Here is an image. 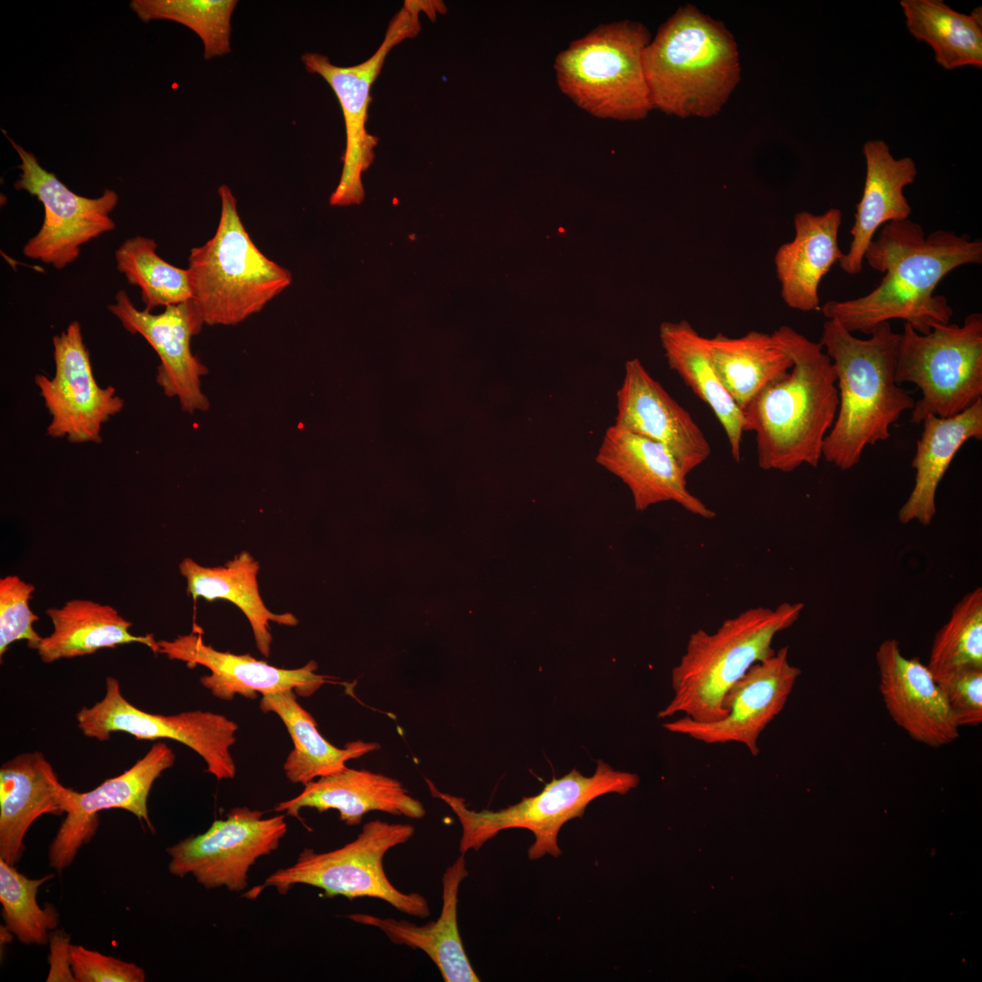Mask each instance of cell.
<instances>
[{"mask_svg": "<svg viewBox=\"0 0 982 982\" xmlns=\"http://www.w3.org/2000/svg\"><path fill=\"white\" fill-rule=\"evenodd\" d=\"M865 259L884 274L878 286L857 298L824 304L827 319L850 333L869 335L884 322L901 319L919 334L950 323L953 309L938 283L952 270L982 263V242L967 235L938 229L925 235L909 219L884 225L866 250Z\"/></svg>", "mask_w": 982, "mask_h": 982, "instance_id": "6da1fadb", "label": "cell"}, {"mask_svg": "<svg viewBox=\"0 0 982 982\" xmlns=\"http://www.w3.org/2000/svg\"><path fill=\"white\" fill-rule=\"evenodd\" d=\"M771 335L793 365L743 410L746 431L756 434L760 468L789 473L802 465L817 467L838 409L833 363L819 342L788 326Z\"/></svg>", "mask_w": 982, "mask_h": 982, "instance_id": "7a4b0ae2", "label": "cell"}, {"mask_svg": "<svg viewBox=\"0 0 982 982\" xmlns=\"http://www.w3.org/2000/svg\"><path fill=\"white\" fill-rule=\"evenodd\" d=\"M900 334L889 322L867 339L856 337L835 319H827L819 343L837 375L838 409L825 437L822 457L841 470L856 466L867 446L890 436V426L915 399L895 379Z\"/></svg>", "mask_w": 982, "mask_h": 982, "instance_id": "3957f363", "label": "cell"}, {"mask_svg": "<svg viewBox=\"0 0 982 982\" xmlns=\"http://www.w3.org/2000/svg\"><path fill=\"white\" fill-rule=\"evenodd\" d=\"M644 65L653 109L680 118L716 115L741 78L732 33L690 4L660 25L646 48Z\"/></svg>", "mask_w": 982, "mask_h": 982, "instance_id": "277c9868", "label": "cell"}, {"mask_svg": "<svg viewBox=\"0 0 982 982\" xmlns=\"http://www.w3.org/2000/svg\"><path fill=\"white\" fill-rule=\"evenodd\" d=\"M803 608L799 602L752 607L724 620L713 633H692L671 671L674 696L657 717L680 713L698 722L723 718L727 692L753 665L775 653V636L792 626Z\"/></svg>", "mask_w": 982, "mask_h": 982, "instance_id": "5b68a950", "label": "cell"}, {"mask_svg": "<svg viewBox=\"0 0 982 982\" xmlns=\"http://www.w3.org/2000/svg\"><path fill=\"white\" fill-rule=\"evenodd\" d=\"M215 235L188 256L192 300L205 325L233 326L260 312L292 283L289 270L266 257L239 216L231 189L218 188Z\"/></svg>", "mask_w": 982, "mask_h": 982, "instance_id": "8992f818", "label": "cell"}, {"mask_svg": "<svg viewBox=\"0 0 982 982\" xmlns=\"http://www.w3.org/2000/svg\"><path fill=\"white\" fill-rule=\"evenodd\" d=\"M651 38L645 25L631 20L595 27L556 56L554 70L560 91L597 118H646L654 110L644 65Z\"/></svg>", "mask_w": 982, "mask_h": 982, "instance_id": "52a82bcc", "label": "cell"}, {"mask_svg": "<svg viewBox=\"0 0 982 982\" xmlns=\"http://www.w3.org/2000/svg\"><path fill=\"white\" fill-rule=\"evenodd\" d=\"M638 783L636 774L615 770L598 759L591 777H585L573 768L564 777L553 778L536 796L525 797L503 809L475 811L466 807L464 798L439 791L426 779L431 794L452 809L461 825V855L471 849L479 850L505 829L525 828L536 837L528 849V857L532 860L546 854L555 857L560 856L557 835L562 826L570 819L582 817L592 800L609 793L625 795Z\"/></svg>", "mask_w": 982, "mask_h": 982, "instance_id": "ba28073f", "label": "cell"}, {"mask_svg": "<svg viewBox=\"0 0 982 982\" xmlns=\"http://www.w3.org/2000/svg\"><path fill=\"white\" fill-rule=\"evenodd\" d=\"M414 833L409 824L369 821L354 840L341 847L327 852L305 847L293 865L268 876L256 887V895L268 887L285 895L293 886L303 884L322 889L326 897L378 898L400 912L426 918L431 912L426 898L417 892L397 889L383 865L386 852L406 843Z\"/></svg>", "mask_w": 982, "mask_h": 982, "instance_id": "9c48e42d", "label": "cell"}, {"mask_svg": "<svg viewBox=\"0 0 982 982\" xmlns=\"http://www.w3.org/2000/svg\"><path fill=\"white\" fill-rule=\"evenodd\" d=\"M895 379L921 392L910 421L928 416H957L982 399V315H968L962 326L941 325L922 335L904 323Z\"/></svg>", "mask_w": 982, "mask_h": 982, "instance_id": "30bf717a", "label": "cell"}, {"mask_svg": "<svg viewBox=\"0 0 982 982\" xmlns=\"http://www.w3.org/2000/svg\"><path fill=\"white\" fill-rule=\"evenodd\" d=\"M446 11L441 1H405L391 19L377 50L366 61L351 66H338L326 55L306 53L301 59L306 69L321 75L333 89L342 109L346 128V148L339 183L330 196L332 205L360 204L365 196L362 174L375 158L378 138L367 132L366 124L372 101L371 87L379 75L388 53L421 30L422 13L435 18Z\"/></svg>", "mask_w": 982, "mask_h": 982, "instance_id": "8fae6325", "label": "cell"}, {"mask_svg": "<svg viewBox=\"0 0 982 982\" xmlns=\"http://www.w3.org/2000/svg\"><path fill=\"white\" fill-rule=\"evenodd\" d=\"M75 718L86 737L105 741L113 733L124 732L139 740H175L196 752L206 764L205 771L217 780L235 776L230 747L238 726L223 715L201 710L168 716L148 713L132 705L123 696L119 681L107 676L103 698L82 707Z\"/></svg>", "mask_w": 982, "mask_h": 982, "instance_id": "7c38bea8", "label": "cell"}, {"mask_svg": "<svg viewBox=\"0 0 982 982\" xmlns=\"http://www.w3.org/2000/svg\"><path fill=\"white\" fill-rule=\"evenodd\" d=\"M263 815L247 807H234L205 832L168 847L169 872L178 877L192 875L207 889L225 887L242 892L250 867L277 849L287 832L285 815Z\"/></svg>", "mask_w": 982, "mask_h": 982, "instance_id": "4fadbf2b", "label": "cell"}, {"mask_svg": "<svg viewBox=\"0 0 982 982\" xmlns=\"http://www.w3.org/2000/svg\"><path fill=\"white\" fill-rule=\"evenodd\" d=\"M3 133L21 159L15 188L35 196L45 211L39 231L26 242L23 253L56 269L65 268L78 258L83 245L115 229L110 213L118 195L110 189L96 198L77 195L45 170L34 154Z\"/></svg>", "mask_w": 982, "mask_h": 982, "instance_id": "5bb4252c", "label": "cell"}, {"mask_svg": "<svg viewBox=\"0 0 982 982\" xmlns=\"http://www.w3.org/2000/svg\"><path fill=\"white\" fill-rule=\"evenodd\" d=\"M55 374L36 375L35 383L51 416L46 434L70 443L102 442L103 425L124 408L115 387H101L78 321L53 337Z\"/></svg>", "mask_w": 982, "mask_h": 982, "instance_id": "9a60e30c", "label": "cell"}, {"mask_svg": "<svg viewBox=\"0 0 982 982\" xmlns=\"http://www.w3.org/2000/svg\"><path fill=\"white\" fill-rule=\"evenodd\" d=\"M801 675L784 646L753 665L724 698L726 715L715 722H698L684 716L663 724L666 730L705 744L736 742L752 756L760 753L757 742L767 725L784 709Z\"/></svg>", "mask_w": 982, "mask_h": 982, "instance_id": "2e32d148", "label": "cell"}, {"mask_svg": "<svg viewBox=\"0 0 982 982\" xmlns=\"http://www.w3.org/2000/svg\"><path fill=\"white\" fill-rule=\"evenodd\" d=\"M108 310L131 334L142 336L160 359L156 383L168 397H175L183 411H206L209 400L202 389L201 378L208 368L191 351V339L205 325L193 302L165 307L159 314L137 309L127 293L120 290Z\"/></svg>", "mask_w": 982, "mask_h": 982, "instance_id": "e0dca14e", "label": "cell"}, {"mask_svg": "<svg viewBox=\"0 0 982 982\" xmlns=\"http://www.w3.org/2000/svg\"><path fill=\"white\" fill-rule=\"evenodd\" d=\"M175 760L172 748L163 742H156L121 775L105 780L87 792L73 789L65 818L48 848L49 866L62 872L73 863L79 849L96 833L98 814L103 810L125 809L155 833L148 815V797L154 782L174 765Z\"/></svg>", "mask_w": 982, "mask_h": 982, "instance_id": "ac0fdd59", "label": "cell"}, {"mask_svg": "<svg viewBox=\"0 0 982 982\" xmlns=\"http://www.w3.org/2000/svg\"><path fill=\"white\" fill-rule=\"evenodd\" d=\"M157 646L158 653L171 660L185 662L190 668L203 666L209 669V675L200 677L201 685L214 696L225 701L232 700L236 695L256 699L258 693L264 695L286 689H293L300 696H309L333 678L317 674L318 666L315 661L299 668L286 669L248 654L218 651L205 644L202 632L195 628L171 641L159 640Z\"/></svg>", "mask_w": 982, "mask_h": 982, "instance_id": "d6986e66", "label": "cell"}, {"mask_svg": "<svg viewBox=\"0 0 982 982\" xmlns=\"http://www.w3.org/2000/svg\"><path fill=\"white\" fill-rule=\"evenodd\" d=\"M879 690L893 721L915 741L940 747L959 736L944 691L928 666L907 657L894 638L876 652Z\"/></svg>", "mask_w": 982, "mask_h": 982, "instance_id": "ffe728a7", "label": "cell"}, {"mask_svg": "<svg viewBox=\"0 0 982 982\" xmlns=\"http://www.w3.org/2000/svg\"><path fill=\"white\" fill-rule=\"evenodd\" d=\"M616 410L615 426L662 444L686 476L711 454L708 440L690 414L636 358L626 362Z\"/></svg>", "mask_w": 982, "mask_h": 982, "instance_id": "44dd1931", "label": "cell"}, {"mask_svg": "<svg viewBox=\"0 0 982 982\" xmlns=\"http://www.w3.org/2000/svg\"><path fill=\"white\" fill-rule=\"evenodd\" d=\"M596 461L627 486L636 511L671 501L697 516H716L688 490L686 476L673 455L655 440L613 425L606 430Z\"/></svg>", "mask_w": 982, "mask_h": 982, "instance_id": "7402d4cb", "label": "cell"}, {"mask_svg": "<svg viewBox=\"0 0 982 982\" xmlns=\"http://www.w3.org/2000/svg\"><path fill=\"white\" fill-rule=\"evenodd\" d=\"M72 790L59 781L40 751L5 762L0 767V858L17 864L30 826L45 814H66Z\"/></svg>", "mask_w": 982, "mask_h": 982, "instance_id": "603a6c76", "label": "cell"}, {"mask_svg": "<svg viewBox=\"0 0 982 982\" xmlns=\"http://www.w3.org/2000/svg\"><path fill=\"white\" fill-rule=\"evenodd\" d=\"M304 807L318 812L335 809L339 818L347 826H357L363 817L371 811H381L413 819L426 815L423 804L413 797L402 783L393 777L365 769L347 767L329 776L319 777L304 785L296 797L282 801L275 807L276 812L301 820L299 812Z\"/></svg>", "mask_w": 982, "mask_h": 982, "instance_id": "cb8c5ba5", "label": "cell"}, {"mask_svg": "<svg viewBox=\"0 0 982 982\" xmlns=\"http://www.w3.org/2000/svg\"><path fill=\"white\" fill-rule=\"evenodd\" d=\"M863 154L867 167L863 194L856 206L849 249L838 262L851 276L862 271L866 250L880 226L908 219L912 209L903 189L917 174L911 157L896 159L882 140L866 142Z\"/></svg>", "mask_w": 982, "mask_h": 982, "instance_id": "d4e9b609", "label": "cell"}, {"mask_svg": "<svg viewBox=\"0 0 982 982\" xmlns=\"http://www.w3.org/2000/svg\"><path fill=\"white\" fill-rule=\"evenodd\" d=\"M842 211L831 207L821 215L802 211L794 216L795 236L781 245L774 256L780 295L792 309H817L822 278L844 253L838 245Z\"/></svg>", "mask_w": 982, "mask_h": 982, "instance_id": "484cf974", "label": "cell"}, {"mask_svg": "<svg viewBox=\"0 0 982 982\" xmlns=\"http://www.w3.org/2000/svg\"><path fill=\"white\" fill-rule=\"evenodd\" d=\"M468 876L464 855L449 866L442 877V909L435 921L417 926L405 919L355 913L348 917L380 929L396 945L424 951L437 967L446 982H478L465 951L457 923L458 889Z\"/></svg>", "mask_w": 982, "mask_h": 982, "instance_id": "4316f807", "label": "cell"}, {"mask_svg": "<svg viewBox=\"0 0 982 982\" xmlns=\"http://www.w3.org/2000/svg\"><path fill=\"white\" fill-rule=\"evenodd\" d=\"M922 423L911 462L916 470L914 486L898 511L902 524L917 521L927 526L936 516L937 489L956 454L969 439H982V399L957 416H928Z\"/></svg>", "mask_w": 982, "mask_h": 982, "instance_id": "83f0119b", "label": "cell"}, {"mask_svg": "<svg viewBox=\"0 0 982 982\" xmlns=\"http://www.w3.org/2000/svg\"><path fill=\"white\" fill-rule=\"evenodd\" d=\"M53 624V632L43 637L36 651L46 664L95 653L102 648L138 643L158 653L153 634L135 636L132 623L116 609L86 599H73L62 607L45 611Z\"/></svg>", "mask_w": 982, "mask_h": 982, "instance_id": "f1b7e54d", "label": "cell"}, {"mask_svg": "<svg viewBox=\"0 0 982 982\" xmlns=\"http://www.w3.org/2000/svg\"><path fill=\"white\" fill-rule=\"evenodd\" d=\"M259 569V563L246 551L222 566H203L189 557L179 564L186 592L194 599H225L235 605L251 626L258 651L268 657L273 640L270 622L295 626L298 621L291 613L275 614L266 607L258 587Z\"/></svg>", "mask_w": 982, "mask_h": 982, "instance_id": "f546056e", "label": "cell"}, {"mask_svg": "<svg viewBox=\"0 0 982 982\" xmlns=\"http://www.w3.org/2000/svg\"><path fill=\"white\" fill-rule=\"evenodd\" d=\"M659 335L669 367L711 408L725 430L733 458L739 462L741 439L746 432L744 414L717 376L707 337L686 320L664 322Z\"/></svg>", "mask_w": 982, "mask_h": 982, "instance_id": "4dcf8cb0", "label": "cell"}, {"mask_svg": "<svg viewBox=\"0 0 982 982\" xmlns=\"http://www.w3.org/2000/svg\"><path fill=\"white\" fill-rule=\"evenodd\" d=\"M296 693L286 689L262 695L259 703L264 713L276 714L285 724L294 744L284 764L286 778L306 784L316 778L336 774L346 767L348 760L379 749L374 742L356 740L339 748L318 731L313 716L296 700Z\"/></svg>", "mask_w": 982, "mask_h": 982, "instance_id": "1f68e13d", "label": "cell"}, {"mask_svg": "<svg viewBox=\"0 0 982 982\" xmlns=\"http://www.w3.org/2000/svg\"><path fill=\"white\" fill-rule=\"evenodd\" d=\"M707 341L717 376L742 412L764 387L793 365L771 334L750 331L740 337H729L718 333Z\"/></svg>", "mask_w": 982, "mask_h": 982, "instance_id": "d6a6232c", "label": "cell"}, {"mask_svg": "<svg viewBox=\"0 0 982 982\" xmlns=\"http://www.w3.org/2000/svg\"><path fill=\"white\" fill-rule=\"evenodd\" d=\"M908 32L933 50L946 70L982 67V11L958 13L941 0H901Z\"/></svg>", "mask_w": 982, "mask_h": 982, "instance_id": "836d02e7", "label": "cell"}, {"mask_svg": "<svg viewBox=\"0 0 982 982\" xmlns=\"http://www.w3.org/2000/svg\"><path fill=\"white\" fill-rule=\"evenodd\" d=\"M153 238L134 236L115 251L116 267L131 285L140 288L145 310L192 299L187 269L176 267L156 253Z\"/></svg>", "mask_w": 982, "mask_h": 982, "instance_id": "e575fe53", "label": "cell"}, {"mask_svg": "<svg viewBox=\"0 0 982 982\" xmlns=\"http://www.w3.org/2000/svg\"><path fill=\"white\" fill-rule=\"evenodd\" d=\"M937 681L955 673L982 669V589L967 593L937 632L927 664Z\"/></svg>", "mask_w": 982, "mask_h": 982, "instance_id": "d590c367", "label": "cell"}, {"mask_svg": "<svg viewBox=\"0 0 982 982\" xmlns=\"http://www.w3.org/2000/svg\"><path fill=\"white\" fill-rule=\"evenodd\" d=\"M235 0H133L130 7L144 22L171 20L194 31L210 59L231 52V16Z\"/></svg>", "mask_w": 982, "mask_h": 982, "instance_id": "8d00e7d4", "label": "cell"}, {"mask_svg": "<svg viewBox=\"0 0 982 982\" xmlns=\"http://www.w3.org/2000/svg\"><path fill=\"white\" fill-rule=\"evenodd\" d=\"M29 878L15 866L0 858V902L5 927L25 945H45L49 932L59 925V915L51 904L37 903L38 888L54 877Z\"/></svg>", "mask_w": 982, "mask_h": 982, "instance_id": "74e56055", "label": "cell"}, {"mask_svg": "<svg viewBox=\"0 0 982 982\" xmlns=\"http://www.w3.org/2000/svg\"><path fill=\"white\" fill-rule=\"evenodd\" d=\"M35 586L15 575L0 579V656L15 641L25 640L36 650L42 636L35 630L39 617L30 609Z\"/></svg>", "mask_w": 982, "mask_h": 982, "instance_id": "f35d334b", "label": "cell"}, {"mask_svg": "<svg viewBox=\"0 0 982 982\" xmlns=\"http://www.w3.org/2000/svg\"><path fill=\"white\" fill-rule=\"evenodd\" d=\"M70 963L75 982H144L145 970L135 963L71 945Z\"/></svg>", "mask_w": 982, "mask_h": 982, "instance_id": "ab89813d", "label": "cell"}, {"mask_svg": "<svg viewBox=\"0 0 982 982\" xmlns=\"http://www.w3.org/2000/svg\"><path fill=\"white\" fill-rule=\"evenodd\" d=\"M937 682L958 727L981 724L982 669L960 671Z\"/></svg>", "mask_w": 982, "mask_h": 982, "instance_id": "60d3db41", "label": "cell"}, {"mask_svg": "<svg viewBox=\"0 0 982 982\" xmlns=\"http://www.w3.org/2000/svg\"><path fill=\"white\" fill-rule=\"evenodd\" d=\"M50 969L46 977L48 982H75L70 963V937L64 931H55L49 937Z\"/></svg>", "mask_w": 982, "mask_h": 982, "instance_id": "b9f144b4", "label": "cell"}]
</instances>
